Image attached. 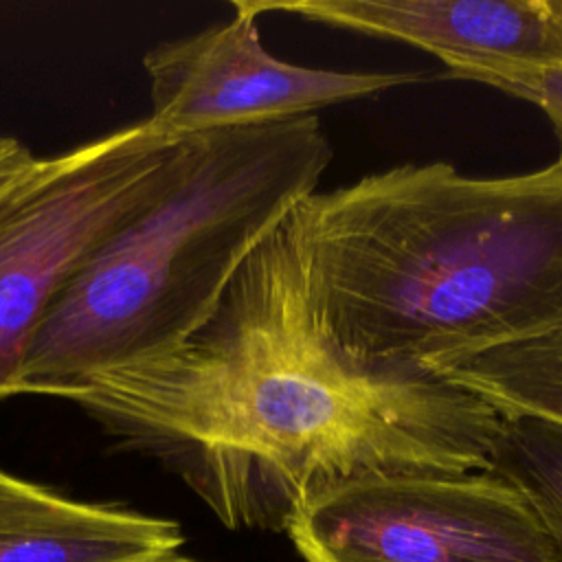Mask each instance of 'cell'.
Segmentation results:
<instances>
[{
	"label": "cell",
	"instance_id": "6da1fadb",
	"mask_svg": "<svg viewBox=\"0 0 562 562\" xmlns=\"http://www.w3.org/2000/svg\"><path fill=\"white\" fill-rule=\"evenodd\" d=\"M121 448L180 476L231 529H279L336 485L490 472L501 417L432 375L342 349L292 215L176 349L68 395Z\"/></svg>",
	"mask_w": 562,
	"mask_h": 562
},
{
	"label": "cell",
	"instance_id": "7a4b0ae2",
	"mask_svg": "<svg viewBox=\"0 0 562 562\" xmlns=\"http://www.w3.org/2000/svg\"><path fill=\"white\" fill-rule=\"evenodd\" d=\"M312 288L353 358L439 378L562 331V167L404 162L294 209Z\"/></svg>",
	"mask_w": 562,
	"mask_h": 562
},
{
	"label": "cell",
	"instance_id": "3957f363",
	"mask_svg": "<svg viewBox=\"0 0 562 562\" xmlns=\"http://www.w3.org/2000/svg\"><path fill=\"white\" fill-rule=\"evenodd\" d=\"M331 156L318 114L180 136L156 195L53 301L20 393L68 400L97 373L184 342L259 244L318 191Z\"/></svg>",
	"mask_w": 562,
	"mask_h": 562
},
{
	"label": "cell",
	"instance_id": "277c9868",
	"mask_svg": "<svg viewBox=\"0 0 562 562\" xmlns=\"http://www.w3.org/2000/svg\"><path fill=\"white\" fill-rule=\"evenodd\" d=\"M178 138L143 119L37 158L0 193V400L20 393L26 351L57 294L156 195Z\"/></svg>",
	"mask_w": 562,
	"mask_h": 562
},
{
	"label": "cell",
	"instance_id": "5b68a950",
	"mask_svg": "<svg viewBox=\"0 0 562 562\" xmlns=\"http://www.w3.org/2000/svg\"><path fill=\"white\" fill-rule=\"evenodd\" d=\"M285 533L305 562H562L540 514L496 472L349 481L307 501Z\"/></svg>",
	"mask_w": 562,
	"mask_h": 562
},
{
	"label": "cell",
	"instance_id": "8992f818",
	"mask_svg": "<svg viewBox=\"0 0 562 562\" xmlns=\"http://www.w3.org/2000/svg\"><path fill=\"white\" fill-rule=\"evenodd\" d=\"M231 7V20L145 53L147 119L162 132L288 121L424 81L415 70H331L279 59L261 42L259 15L244 0Z\"/></svg>",
	"mask_w": 562,
	"mask_h": 562
},
{
	"label": "cell",
	"instance_id": "52a82bcc",
	"mask_svg": "<svg viewBox=\"0 0 562 562\" xmlns=\"http://www.w3.org/2000/svg\"><path fill=\"white\" fill-rule=\"evenodd\" d=\"M255 15L408 44L443 75L483 64L562 66V0H244Z\"/></svg>",
	"mask_w": 562,
	"mask_h": 562
},
{
	"label": "cell",
	"instance_id": "ba28073f",
	"mask_svg": "<svg viewBox=\"0 0 562 562\" xmlns=\"http://www.w3.org/2000/svg\"><path fill=\"white\" fill-rule=\"evenodd\" d=\"M182 540L173 520L75 501L0 468V562H132Z\"/></svg>",
	"mask_w": 562,
	"mask_h": 562
},
{
	"label": "cell",
	"instance_id": "9c48e42d",
	"mask_svg": "<svg viewBox=\"0 0 562 562\" xmlns=\"http://www.w3.org/2000/svg\"><path fill=\"white\" fill-rule=\"evenodd\" d=\"M498 417H533L562 428V331L494 349L439 373Z\"/></svg>",
	"mask_w": 562,
	"mask_h": 562
},
{
	"label": "cell",
	"instance_id": "30bf717a",
	"mask_svg": "<svg viewBox=\"0 0 562 562\" xmlns=\"http://www.w3.org/2000/svg\"><path fill=\"white\" fill-rule=\"evenodd\" d=\"M490 472L522 492L562 553V428L533 417H501Z\"/></svg>",
	"mask_w": 562,
	"mask_h": 562
},
{
	"label": "cell",
	"instance_id": "8fae6325",
	"mask_svg": "<svg viewBox=\"0 0 562 562\" xmlns=\"http://www.w3.org/2000/svg\"><path fill=\"white\" fill-rule=\"evenodd\" d=\"M452 79L479 81L538 105L558 140L555 162L562 167V66L483 64L463 68Z\"/></svg>",
	"mask_w": 562,
	"mask_h": 562
},
{
	"label": "cell",
	"instance_id": "7c38bea8",
	"mask_svg": "<svg viewBox=\"0 0 562 562\" xmlns=\"http://www.w3.org/2000/svg\"><path fill=\"white\" fill-rule=\"evenodd\" d=\"M35 160L37 158L20 138L0 134V193L15 184L35 165Z\"/></svg>",
	"mask_w": 562,
	"mask_h": 562
},
{
	"label": "cell",
	"instance_id": "4fadbf2b",
	"mask_svg": "<svg viewBox=\"0 0 562 562\" xmlns=\"http://www.w3.org/2000/svg\"><path fill=\"white\" fill-rule=\"evenodd\" d=\"M132 562H195V560H189V558L180 555L178 551H169V553H156V555H147L140 560H132Z\"/></svg>",
	"mask_w": 562,
	"mask_h": 562
}]
</instances>
